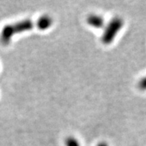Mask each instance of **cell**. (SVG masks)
<instances>
[{"mask_svg": "<svg viewBox=\"0 0 146 146\" xmlns=\"http://www.w3.org/2000/svg\"><path fill=\"white\" fill-rule=\"evenodd\" d=\"M97 146H109V145L106 142H101L97 145Z\"/></svg>", "mask_w": 146, "mask_h": 146, "instance_id": "cell-7", "label": "cell"}, {"mask_svg": "<svg viewBox=\"0 0 146 146\" xmlns=\"http://www.w3.org/2000/svg\"><path fill=\"white\" fill-rule=\"evenodd\" d=\"M87 23L89 25L95 29H102L104 26L105 22L102 16L98 14H90L87 18Z\"/></svg>", "mask_w": 146, "mask_h": 146, "instance_id": "cell-4", "label": "cell"}, {"mask_svg": "<svg viewBox=\"0 0 146 146\" xmlns=\"http://www.w3.org/2000/svg\"><path fill=\"white\" fill-rule=\"evenodd\" d=\"M138 88L141 91H146V75L143 76L142 78L138 81Z\"/></svg>", "mask_w": 146, "mask_h": 146, "instance_id": "cell-6", "label": "cell"}, {"mask_svg": "<svg viewBox=\"0 0 146 146\" xmlns=\"http://www.w3.org/2000/svg\"><path fill=\"white\" fill-rule=\"evenodd\" d=\"M36 25L32 20L25 19L15 23L7 24L2 28L0 33V42L3 46H8L14 35L17 34H21L25 31H31Z\"/></svg>", "mask_w": 146, "mask_h": 146, "instance_id": "cell-1", "label": "cell"}, {"mask_svg": "<svg viewBox=\"0 0 146 146\" xmlns=\"http://www.w3.org/2000/svg\"><path fill=\"white\" fill-rule=\"evenodd\" d=\"M124 19L119 17H115L109 22L102 35L101 40L104 45H110L115 39L124 26Z\"/></svg>", "mask_w": 146, "mask_h": 146, "instance_id": "cell-2", "label": "cell"}, {"mask_svg": "<svg viewBox=\"0 0 146 146\" xmlns=\"http://www.w3.org/2000/svg\"><path fill=\"white\" fill-rule=\"evenodd\" d=\"M66 146H81L77 139L73 137H68L64 141Z\"/></svg>", "mask_w": 146, "mask_h": 146, "instance_id": "cell-5", "label": "cell"}, {"mask_svg": "<svg viewBox=\"0 0 146 146\" xmlns=\"http://www.w3.org/2000/svg\"><path fill=\"white\" fill-rule=\"evenodd\" d=\"M54 20L49 15H42L36 22V28L40 31H46L50 29L53 25Z\"/></svg>", "mask_w": 146, "mask_h": 146, "instance_id": "cell-3", "label": "cell"}]
</instances>
